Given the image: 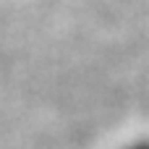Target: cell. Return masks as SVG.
<instances>
[{
    "instance_id": "1",
    "label": "cell",
    "mask_w": 149,
    "mask_h": 149,
    "mask_svg": "<svg viewBox=\"0 0 149 149\" xmlns=\"http://www.w3.org/2000/svg\"><path fill=\"white\" fill-rule=\"evenodd\" d=\"M120 149H149V136H136V139L126 141Z\"/></svg>"
}]
</instances>
